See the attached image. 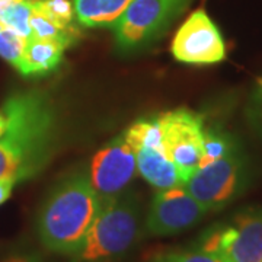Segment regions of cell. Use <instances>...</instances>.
<instances>
[{
  "mask_svg": "<svg viewBox=\"0 0 262 262\" xmlns=\"http://www.w3.org/2000/svg\"><path fill=\"white\" fill-rule=\"evenodd\" d=\"M29 25H31V32H32L31 38L53 39V41H57V42H61L66 48L75 46L76 41L80 37V35H76V34H72V32L64 31V29L58 28L56 24H53L50 19L39 15L37 12H34V10H32L31 19H29Z\"/></svg>",
  "mask_w": 262,
  "mask_h": 262,
  "instance_id": "16",
  "label": "cell"
},
{
  "mask_svg": "<svg viewBox=\"0 0 262 262\" xmlns=\"http://www.w3.org/2000/svg\"><path fill=\"white\" fill-rule=\"evenodd\" d=\"M66 50L61 42L53 39L29 38L16 70L25 77L48 75L63 61Z\"/></svg>",
  "mask_w": 262,
  "mask_h": 262,
  "instance_id": "12",
  "label": "cell"
},
{
  "mask_svg": "<svg viewBox=\"0 0 262 262\" xmlns=\"http://www.w3.org/2000/svg\"><path fill=\"white\" fill-rule=\"evenodd\" d=\"M102 201L83 170L60 179L44 196L35 217L41 245L50 252L72 258L82 248Z\"/></svg>",
  "mask_w": 262,
  "mask_h": 262,
  "instance_id": "2",
  "label": "cell"
},
{
  "mask_svg": "<svg viewBox=\"0 0 262 262\" xmlns=\"http://www.w3.org/2000/svg\"><path fill=\"white\" fill-rule=\"evenodd\" d=\"M191 0H133L114 22L115 47L133 54L151 46L166 32Z\"/></svg>",
  "mask_w": 262,
  "mask_h": 262,
  "instance_id": "4",
  "label": "cell"
},
{
  "mask_svg": "<svg viewBox=\"0 0 262 262\" xmlns=\"http://www.w3.org/2000/svg\"><path fill=\"white\" fill-rule=\"evenodd\" d=\"M28 38L0 22V58L18 69Z\"/></svg>",
  "mask_w": 262,
  "mask_h": 262,
  "instance_id": "19",
  "label": "cell"
},
{
  "mask_svg": "<svg viewBox=\"0 0 262 262\" xmlns=\"http://www.w3.org/2000/svg\"><path fill=\"white\" fill-rule=\"evenodd\" d=\"M146 262H227L219 253L208 252L195 245L191 248L170 249L165 252L156 253Z\"/></svg>",
  "mask_w": 262,
  "mask_h": 262,
  "instance_id": "18",
  "label": "cell"
},
{
  "mask_svg": "<svg viewBox=\"0 0 262 262\" xmlns=\"http://www.w3.org/2000/svg\"><path fill=\"white\" fill-rule=\"evenodd\" d=\"M249 118L255 125V128L262 134V77L253 89L251 102H249Z\"/></svg>",
  "mask_w": 262,
  "mask_h": 262,
  "instance_id": "20",
  "label": "cell"
},
{
  "mask_svg": "<svg viewBox=\"0 0 262 262\" xmlns=\"http://www.w3.org/2000/svg\"><path fill=\"white\" fill-rule=\"evenodd\" d=\"M32 10L50 19L58 28L80 35L76 18L75 5L72 0H29Z\"/></svg>",
  "mask_w": 262,
  "mask_h": 262,
  "instance_id": "14",
  "label": "cell"
},
{
  "mask_svg": "<svg viewBox=\"0 0 262 262\" xmlns=\"http://www.w3.org/2000/svg\"><path fill=\"white\" fill-rule=\"evenodd\" d=\"M15 181L8 178H0V206H3L13 192V188H15Z\"/></svg>",
  "mask_w": 262,
  "mask_h": 262,
  "instance_id": "22",
  "label": "cell"
},
{
  "mask_svg": "<svg viewBox=\"0 0 262 262\" xmlns=\"http://www.w3.org/2000/svg\"><path fill=\"white\" fill-rule=\"evenodd\" d=\"M136 172V153L122 133L95 153L91 162L89 179L99 196L108 198L128 187Z\"/></svg>",
  "mask_w": 262,
  "mask_h": 262,
  "instance_id": "10",
  "label": "cell"
},
{
  "mask_svg": "<svg viewBox=\"0 0 262 262\" xmlns=\"http://www.w3.org/2000/svg\"><path fill=\"white\" fill-rule=\"evenodd\" d=\"M195 246L227 262H262V207H249L227 223L207 229Z\"/></svg>",
  "mask_w": 262,
  "mask_h": 262,
  "instance_id": "5",
  "label": "cell"
},
{
  "mask_svg": "<svg viewBox=\"0 0 262 262\" xmlns=\"http://www.w3.org/2000/svg\"><path fill=\"white\" fill-rule=\"evenodd\" d=\"M172 56L181 63L207 66L226 58V46L219 28L204 9L194 10L172 39Z\"/></svg>",
  "mask_w": 262,
  "mask_h": 262,
  "instance_id": "9",
  "label": "cell"
},
{
  "mask_svg": "<svg viewBox=\"0 0 262 262\" xmlns=\"http://www.w3.org/2000/svg\"><path fill=\"white\" fill-rule=\"evenodd\" d=\"M242 153L234 149L222 159L198 168L184 185L207 211H220L242 195L248 185Z\"/></svg>",
  "mask_w": 262,
  "mask_h": 262,
  "instance_id": "6",
  "label": "cell"
},
{
  "mask_svg": "<svg viewBox=\"0 0 262 262\" xmlns=\"http://www.w3.org/2000/svg\"><path fill=\"white\" fill-rule=\"evenodd\" d=\"M5 130H6V117H5V113L0 110V137L3 136Z\"/></svg>",
  "mask_w": 262,
  "mask_h": 262,
  "instance_id": "23",
  "label": "cell"
},
{
  "mask_svg": "<svg viewBox=\"0 0 262 262\" xmlns=\"http://www.w3.org/2000/svg\"><path fill=\"white\" fill-rule=\"evenodd\" d=\"M163 150L178 168L184 182L200 168L204 143V117L188 108H177L158 115Z\"/></svg>",
  "mask_w": 262,
  "mask_h": 262,
  "instance_id": "7",
  "label": "cell"
},
{
  "mask_svg": "<svg viewBox=\"0 0 262 262\" xmlns=\"http://www.w3.org/2000/svg\"><path fill=\"white\" fill-rule=\"evenodd\" d=\"M207 214L208 211L185 187L159 189L151 198L144 230L156 237L173 236L198 225Z\"/></svg>",
  "mask_w": 262,
  "mask_h": 262,
  "instance_id": "8",
  "label": "cell"
},
{
  "mask_svg": "<svg viewBox=\"0 0 262 262\" xmlns=\"http://www.w3.org/2000/svg\"><path fill=\"white\" fill-rule=\"evenodd\" d=\"M15 2H22V0H0V5H3V3H15Z\"/></svg>",
  "mask_w": 262,
  "mask_h": 262,
  "instance_id": "24",
  "label": "cell"
},
{
  "mask_svg": "<svg viewBox=\"0 0 262 262\" xmlns=\"http://www.w3.org/2000/svg\"><path fill=\"white\" fill-rule=\"evenodd\" d=\"M141 206L137 194L124 189L103 198L102 207L72 262H118L140 239Z\"/></svg>",
  "mask_w": 262,
  "mask_h": 262,
  "instance_id": "3",
  "label": "cell"
},
{
  "mask_svg": "<svg viewBox=\"0 0 262 262\" xmlns=\"http://www.w3.org/2000/svg\"><path fill=\"white\" fill-rule=\"evenodd\" d=\"M0 262H44L37 253L32 252H15L5 256Z\"/></svg>",
  "mask_w": 262,
  "mask_h": 262,
  "instance_id": "21",
  "label": "cell"
},
{
  "mask_svg": "<svg viewBox=\"0 0 262 262\" xmlns=\"http://www.w3.org/2000/svg\"><path fill=\"white\" fill-rule=\"evenodd\" d=\"M133 150L136 153L137 172L151 187L166 189L185 185L178 168L166 156L163 147L136 146Z\"/></svg>",
  "mask_w": 262,
  "mask_h": 262,
  "instance_id": "11",
  "label": "cell"
},
{
  "mask_svg": "<svg viewBox=\"0 0 262 262\" xmlns=\"http://www.w3.org/2000/svg\"><path fill=\"white\" fill-rule=\"evenodd\" d=\"M31 15H32V8L29 0L0 5V22L9 28L15 29L16 32L28 39L32 37L31 25H29Z\"/></svg>",
  "mask_w": 262,
  "mask_h": 262,
  "instance_id": "15",
  "label": "cell"
},
{
  "mask_svg": "<svg viewBox=\"0 0 262 262\" xmlns=\"http://www.w3.org/2000/svg\"><path fill=\"white\" fill-rule=\"evenodd\" d=\"M236 147L230 136H227L223 131L215 128H206L204 130V143H203V158H201V166H206L211 162L222 159L232 153Z\"/></svg>",
  "mask_w": 262,
  "mask_h": 262,
  "instance_id": "17",
  "label": "cell"
},
{
  "mask_svg": "<svg viewBox=\"0 0 262 262\" xmlns=\"http://www.w3.org/2000/svg\"><path fill=\"white\" fill-rule=\"evenodd\" d=\"M0 110L6 130L0 137V178L22 184L47 168L58 134L53 96L41 89H19L8 95Z\"/></svg>",
  "mask_w": 262,
  "mask_h": 262,
  "instance_id": "1",
  "label": "cell"
},
{
  "mask_svg": "<svg viewBox=\"0 0 262 262\" xmlns=\"http://www.w3.org/2000/svg\"><path fill=\"white\" fill-rule=\"evenodd\" d=\"M76 18L84 28H111L133 0H72Z\"/></svg>",
  "mask_w": 262,
  "mask_h": 262,
  "instance_id": "13",
  "label": "cell"
}]
</instances>
